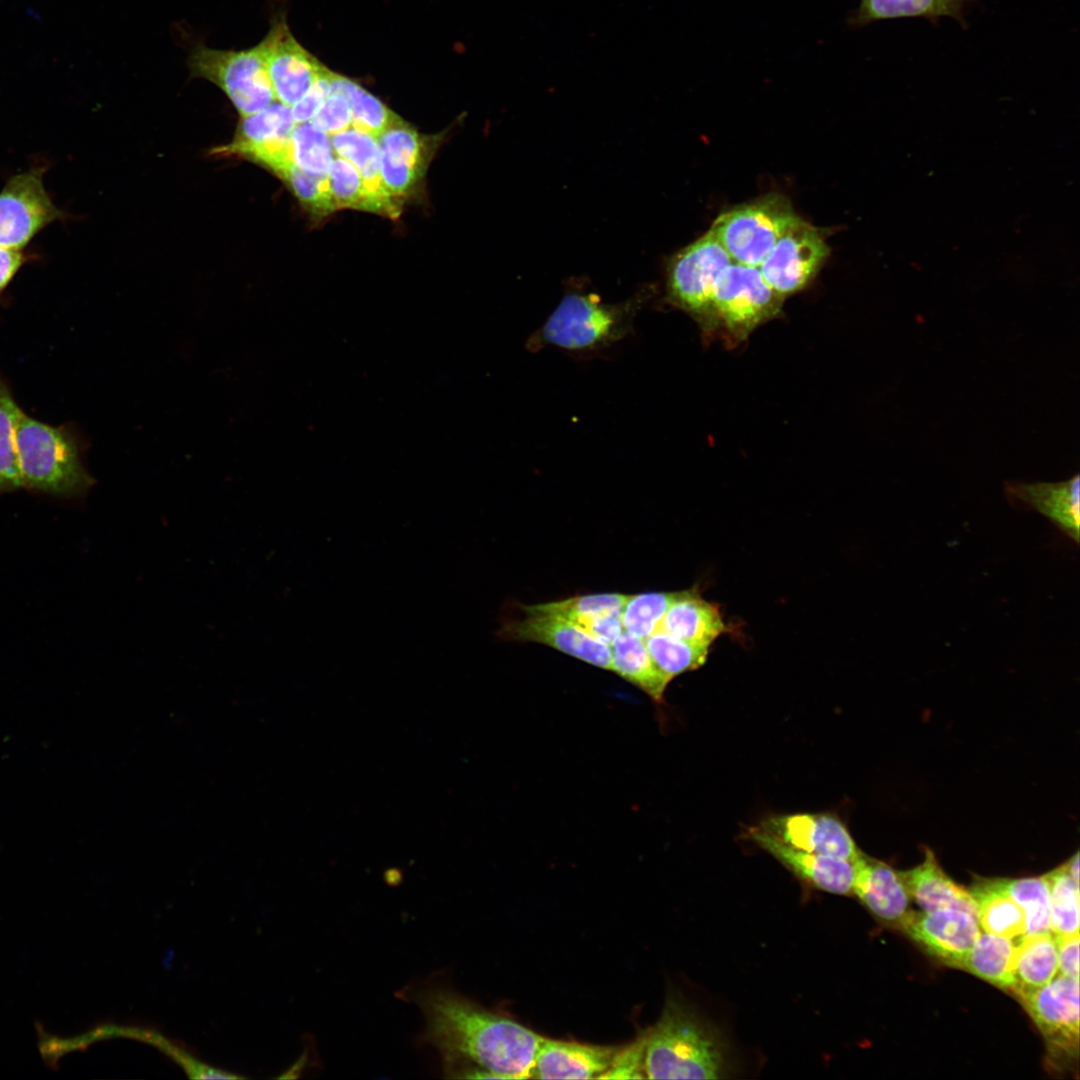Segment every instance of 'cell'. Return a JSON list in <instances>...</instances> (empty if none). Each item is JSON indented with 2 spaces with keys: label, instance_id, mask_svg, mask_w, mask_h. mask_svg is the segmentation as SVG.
I'll list each match as a JSON object with an SVG mask.
<instances>
[{
  "label": "cell",
  "instance_id": "obj_1",
  "mask_svg": "<svg viewBox=\"0 0 1080 1080\" xmlns=\"http://www.w3.org/2000/svg\"><path fill=\"white\" fill-rule=\"evenodd\" d=\"M401 997L423 1013L421 1042L435 1048L449 1077L532 1078L545 1037L521 1023L490 1011L431 979L407 987Z\"/></svg>",
  "mask_w": 1080,
  "mask_h": 1080
},
{
  "label": "cell",
  "instance_id": "obj_2",
  "mask_svg": "<svg viewBox=\"0 0 1080 1080\" xmlns=\"http://www.w3.org/2000/svg\"><path fill=\"white\" fill-rule=\"evenodd\" d=\"M23 488L56 497L87 494L95 484L83 462V440L68 425L52 426L23 411L15 429Z\"/></svg>",
  "mask_w": 1080,
  "mask_h": 1080
},
{
  "label": "cell",
  "instance_id": "obj_3",
  "mask_svg": "<svg viewBox=\"0 0 1080 1080\" xmlns=\"http://www.w3.org/2000/svg\"><path fill=\"white\" fill-rule=\"evenodd\" d=\"M645 1034V1078L721 1077L724 1058L719 1041L674 999L666 1002L660 1018Z\"/></svg>",
  "mask_w": 1080,
  "mask_h": 1080
},
{
  "label": "cell",
  "instance_id": "obj_4",
  "mask_svg": "<svg viewBox=\"0 0 1080 1080\" xmlns=\"http://www.w3.org/2000/svg\"><path fill=\"white\" fill-rule=\"evenodd\" d=\"M645 296L638 293L624 302L607 304L592 292L569 291L544 325L530 336L527 348L537 351L552 345L570 352L606 348L632 332Z\"/></svg>",
  "mask_w": 1080,
  "mask_h": 1080
},
{
  "label": "cell",
  "instance_id": "obj_5",
  "mask_svg": "<svg viewBox=\"0 0 1080 1080\" xmlns=\"http://www.w3.org/2000/svg\"><path fill=\"white\" fill-rule=\"evenodd\" d=\"M733 260L709 230L671 257L666 269L669 302L689 314L705 331L718 324L713 292L720 272Z\"/></svg>",
  "mask_w": 1080,
  "mask_h": 1080
},
{
  "label": "cell",
  "instance_id": "obj_6",
  "mask_svg": "<svg viewBox=\"0 0 1080 1080\" xmlns=\"http://www.w3.org/2000/svg\"><path fill=\"white\" fill-rule=\"evenodd\" d=\"M798 218L786 196L769 193L720 214L710 230L734 262L759 267Z\"/></svg>",
  "mask_w": 1080,
  "mask_h": 1080
},
{
  "label": "cell",
  "instance_id": "obj_7",
  "mask_svg": "<svg viewBox=\"0 0 1080 1080\" xmlns=\"http://www.w3.org/2000/svg\"><path fill=\"white\" fill-rule=\"evenodd\" d=\"M188 66L194 77L218 86L242 117L277 101L258 46L236 51L197 45Z\"/></svg>",
  "mask_w": 1080,
  "mask_h": 1080
},
{
  "label": "cell",
  "instance_id": "obj_8",
  "mask_svg": "<svg viewBox=\"0 0 1080 1080\" xmlns=\"http://www.w3.org/2000/svg\"><path fill=\"white\" fill-rule=\"evenodd\" d=\"M713 302L719 326L735 341H743L781 313L784 296L767 283L759 267L733 261L716 279Z\"/></svg>",
  "mask_w": 1080,
  "mask_h": 1080
},
{
  "label": "cell",
  "instance_id": "obj_9",
  "mask_svg": "<svg viewBox=\"0 0 1080 1080\" xmlns=\"http://www.w3.org/2000/svg\"><path fill=\"white\" fill-rule=\"evenodd\" d=\"M46 164H37L8 178L0 190V247L25 250L47 226L68 215L44 186Z\"/></svg>",
  "mask_w": 1080,
  "mask_h": 1080
},
{
  "label": "cell",
  "instance_id": "obj_10",
  "mask_svg": "<svg viewBox=\"0 0 1080 1080\" xmlns=\"http://www.w3.org/2000/svg\"><path fill=\"white\" fill-rule=\"evenodd\" d=\"M1028 1012L1054 1063L1069 1064L1079 1053V978L1057 974L1046 985L1016 996Z\"/></svg>",
  "mask_w": 1080,
  "mask_h": 1080
},
{
  "label": "cell",
  "instance_id": "obj_11",
  "mask_svg": "<svg viewBox=\"0 0 1080 1080\" xmlns=\"http://www.w3.org/2000/svg\"><path fill=\"white\" fill-rule=\"evenodd\" d=\"M829 252L823 233L799 217L776 241L759 269L767 283L785 297L814 279Z\"/></svg>",
  "mask_w": 1080,
  "mask_h": 1080
},
{
  "label": "cell",
  "instance_id": "obj_12",
  "mask_svg": "<svg viewBox=\"0 0 1080 1080\" xmlns=\"http://www.w3.org/2000/svg\"><path fill=\"white\" fill-rule=\"evenodd\" d=\"M519 607L523 616L503 624L499 631L503 638L544 644L590 665L612 670L609 644L559 616L535 610L531 605Z\"/></svg>",
  "mask_w": 1080,
  "mask_h": 1080
},
{
  "label": "cell",
  "instance_id": "obj_13",
  "mask_svg": "<svg viewBox=\"0 0 1080 1080\" xmlns=\"http://www.w3.org/2000/svg\"><path fill=\"white\" fill-rule=\"evenodd\" d=\"M257 46L276 100L290 107L306 95L325 67L299 44L280 18Z\"/></svg>",
  "mask_w": 1080,
  "mask_h": 1080
},
{
  "label": "cell",
  "instance_id": "obj_14",
  "mask_svg": "<svg viewBox=\"0 0 1080 1080\" xmlns=\"http://www.w3.org/2000/svg\"><path fill=\"white\" fill-rule=\"evenodd\" d=\"M899 929L937 960L959 969L981 933L977 918L961 909L910 911Z\"/></svg>",
  "mask_w": 1080,
  "mask_h": 1080
},
{
  "label": "cell",
  "instance_id": "obj_15",
  "mask_svg": "<svg viewBox=\"0 0 1080 1080\" xmlns=\"http://www.w3.org/2000/svg\"><path fill=\"white\" fill-rule=\"evenodd\" d=\"M295 125L291 107L275 101L242 117L238 134L224 151L255 160L279 175L294 162L291 135Z\"/></svg>",
  "mask_w": 1080,
  "mask_h": 1080
},
{
  "label": "cell",
  "instance_id": "obj_16",
  "mask_svg": "<svg viewBox=\"0 0 1080 1080\" xmlns=\"http://www.w3.org/2000/svg\"><path fill=\"white\" fill-rule=\"evenodd\" d=\"M758 828L779 841L804 851L853 862L861 850L837 817L824 813H797L766 819Z\"/></svg>",
  "mask_w": 1080,
  "mask_h": 1080
},
{
  "label": "cell",
  "instance_id": "obj_17",
  "mask_svg": "<svg viewBox=\"0 0 1080 1080\" xmlns=\"http://www.w3.org/2000/svg\"><path fill=\"white\" fill-rule=\"evenodd\" d=\"M749 835L762 849L815 888L837 895L853 894V862L791 847L760 828L751 829Z\"/></svg>",
  "mask_w": 1080,
  "mask_h": 1080
},
{
  "label": "cell",
  "instance_id": "obj_18",
  "mask_svg": "<svg viewBox=\"0 0 1080 1080\" xmlns=\"http://www.w3.org/2000/svg\"><path fill=\"white\" fill-rule=\"evenodd\" d=\"M853 867V894L880 922L899 928L910 912L909 895L899 872L862 851Z\"/></svg>",
  "mask_w": 1080,
  "mask_h": 1080
},
{
  "label": "cell",
  "instance_id": "obj_19",
  "mask_svg": "<svg viewBox=\"0 0 1080 1080\" xmlns=\"http://www.w3.org/2000/svg\"><path fill=\"white\" fill-rule=\"evenodd\" d=\"M376 141L380 150L383 185L390 196L400 197L423 175L427 160L425 139L400 120L378 136Z\"/></svg>",
  "mask_w": 1080,
  "mask_h": 1080
},
{
  "label": "cell",
  "instance_id": "obj_20",
  "mask_svg": "<svg viewBox=\"0 0 1080 1080\" xmlns=\"http://www.w3.org/2000/svg\"><path fill=\"white\" fill-rule=\"evenodd\" d=\"M1005 493L1011 504L1044 515L1075 544H1078L1080 520L1078 474L1056 483L1006 482Z\"/></svg>",
  "mask_w": 1080,
  "mask_h": 1080
},
{
  "label": "cell",
  "instance_id": "obj_21",
  "mask_svg": "<svg viewBox=\"0 0 1080 1080\" xmlns=\"http://www.w3.org/2000/svg\"><path fill=\"white\" fill-rule=\"evenodd\" d=\"M619 1047L544 1038L532 1070L537 1079L599 1078Z\"/></svg>",
  "mask_w": 1080,
  "mask_h": 1080
},
{
  "label": "cell",
  "instance_id": "obj_22",
  "mask_svg": "<svg viewBox=\"0 0 1080 1080\" xmlns=\"http://www.w3.org/2000/svg\"><path fill=\"white\" fill-rule=\"evenodd\" d=\"M627 596L621 593L588 594L531 606L559 616L611 645L623 632L621 611Z\"/></svg>",
  "mask_w": 1080,
  "mask_h": 1080
},
{
  "label": "cell",
  "instance_id": "obj_23",
  "mask_svg": "<svg viewBox=\"0 0 1080 1080\" xmlns=\"http://www.w3.org/2000/svg\"><path fill=\"white\" fill-rule=\"evenodd\" d=\"M909 898L926 912L941 909L965 910L977 918L975 902L965 888L956 884L941 868L934 853L924 849L921 864L899 872Z\"/></svg>",
  "mask_w": 1080,
  "mask_h": 1080
},
{
  "label": "cell",
  "instance_id": "obj_24",
  "mask_svg": "<svg viewBox=\"0 0 1080 1080\" xmlns=\"http://www.w3.org/2000/svg\"><path fill=\"white\" fill-rule=\"evenodd\" d=\"M333 150L338 157L351 162L360 172L366 197L367 211L396 216L399 206L386 191L381 179L380 150L376 139L370 134L350 127L331 138Z\"/></svg>",
  "mask_w": 1080,
  "mask_h": 1080
},
{
  "label": "cell",
  "instance_id": "obj_25",
  "mask_svg": "<svg viewBox=\"0 0 1080 1080\" xmlns=\"http://www.w3.org/2000/svg\"><path fill=\"white\" fill-rule=\"evenodd\" d=\"M681 640L709 646L727 630L719 608L696 590L677 592L658 629Z\"/></svg>",
  "mask_w": 1080,
  "mask_h": 1080
},
{
  "label": "cell",
  "instance_id": "obj_26",
  "mask_svg": "<svg viewBox=\"0 0 1080 1080\" xmlns=\"http://www.w3.org/2000/svg\"><path fill=\"white\" fill-rule=\"evenodd\" d=\"M610 647L611 671L641 689L657 704H662L671 680L656 665L643 639L623 630Z\"/></svg>",
  "mask_w": 1080,
  "mask_h": 1080
},
{
  "label": "cell",
  "instance_id": "obj_27",
  "mask_svg": "<svg viewBox=\"0 0 1080 1080\" xmlns=\"http://www.w3.org/2000/svg\"><path fill=\"white\" fill-rule=\"evenodd\" d=\"M969 892L976 905L978 924L984 932L1014 941L1026 935L1024 910L992 878L975 880Z\"/></svg>",
  "mask_w": 1080,
  "mask_h": 1080
},
{
  "label": "cell",
  "instance_id": "obj_28",
  "mask_svg": "<svg viewBox=\"0 0 1080 1080\" xmlns=\"http://www.w3.org/2000/svg\"><path fill=\"white\" fill-rule=\"evenodd\" d=\"M1058 974V946L1052 932L1026 934L1017 940L1015 996L1036 990Z\"/></svg>",
  "mask_w": 1080,
  "mask_h": 1080
},
{
  "label": "cell",
  "instance_id": "obj_29",
  "mask_svg": "<svg viewBox=\"0 0 1080 1080\" xmlns=\"http://www.w3.org/2000/svg\"><path fill=\"white\" fill-rule=\"evenodd\" d=\"M1017 941L980 933L961 968L1003 990L1013 992Z\"/></svg>",
  "mask_w": 1080,
  "mask_h": 1080
},
{
  "label": "cell",
  "instance_id": "obj_30",
  "mask_svg": "<svg viewBox=\"0 0 1080 1080\" xmlns=\"http://www.w3.org/2000/svg\"><path fill=\"white\" fill-rule=\"evenodd\" d=\"M974 0H860L852 16V24L863 26L872 22L924 17L936 20L951 17L963 22L966 5Z\"/></svg>",
  "mask_w": 1080,
  "mask_h": 1080
},
{
  "label": "cell",
  "instance_id": "obj_31",
  "mask_svg": "<svg viewBox=\"0 0 1080 1080\" xmlns=\"http://www.w3.org/2000/svg\"><path fill=\"white\" fill-rule=\"evenodd\" d=\"M331 93L344 95L351 108V127L375 139L401 119L356 82L331 71Z\"/></svg>",
  "mask_w": 1080,
  "mask_h": 1080
},
{
  "label": "cell",
  "instance_id": "obj_32",
  "mask_svg": "<svg viewBox=\"0 0 1080 1080\" xmlns=\"http://www.w3.org/2000/svg\"><path fill=\"white\" fill-rule=\"evenodd\" d=\"M1024 910L1026 934L1051 932L1049 887L1045 874L1025 878H992Z\"/></svg>",
  "mask_w": 1080,
  "mask_h": 1080
},
{
  "label": "cell",
  "instance_id": "obj_33",
  "mask_svg": "<svg viewBox=\"0 0 1080 1080\" xmlns=\"http://www.w3.org/2000/svg\"><path fill=\"white\" fill-rule=\"evenodd\" d=\"M1049 887L1050 926L1056 937L1079 934V883L1066 863L1045 874Z\"/></svg>",
  "mask_w": 1080,
  "mask_h": 1080
},
{
  "label": "cell",
  "instance_id": "obj_34",
  "mask_svg": "<svg viewBox=\"0 0 1080 1080\" xmlns=\"http://www.w3.org/2000/svg\"><path fill=\"white\" fill-rule=\"evenodd\" d=\"M643 641L656 665L670 680L702 666L709 651V646L687 642L660 630Z\"/></svg>",
  "mask_w": 1080,
  "mask_h": 1080
},
{
  "label": "cell",
  "instance_id": "obj_35",
  "mask_svg": "<svg viewBox=\"0 0 1080 1080\" xmlns=\"http://www.w3.org/2000/svg\"><path fill=\"white\" fill-rule=\"evenodd\" d=\"M22 410L0 378V494L23 488L15 447V429Z\"/></svg>",
  "mask_w": 1080,
  "mask_h": 1080
},
{
  "label": "cell",
  "instance_id": "obj_36",
  "mask_svg": "<svg viewBox=\"0 0 1080 1080\" xmlns=\"http://www.w3.org/2000/svg\"><path fill=\"white\" fill-rule=\"evenodd\" d=\"M677 592H648L628 595L621 611L623 630L645 639L657 631L659 623Z\"/></svg>",
  "mask_w": 1080,
  "mask_h": 1080
},
{
  "label": "cell",
  "instance_id": "obj_37",
  "mask_svg": "<svg viewBox=\"0 0 1080 1080\" xmlns=\"http://www.w3.org/2000/svg\"><path fill=\"white\" fill-rule=\"evenodd\" d=\"M328 136L310 122L296 124L291 135L294 163L309 173L327 175L333 161V147Z\"/></svg>",
  "mask_w": 1080,
  "mask_h": 1080
},
{
  "label": "cell",
  "instance_id": "obj_38",
  "mask_svg": "<svg viewBox=\"0 0 1080 1080\" xmlns=\"http://www.w3.org/2000/svg\"><path fill=\"white\" fill-rule=\"evenodd\" d=\"M296 196L314 213L326 215L336 210L327 175H316L290 163L280 174Z\"/></svg>",
  "mask_w": 1080,
  "mask_h": 1080
},
{
  "label": "cell",
  "instance_id": "obj_39",
  "mask_svg": "<svg viewBox=\"0 0 1080 1080\" xmlns=\"http://www.w3.org/2000/svg\"><path fill=\"white\" fill-rule=\"evenodd\" d=\"M329 188L336 208L367 210V197L362 176L346 159H333L328 174Z\"/></svg>",
  "mask_w": 1080,
  "mask_h": 1080
},
{
  "label": "cell",
  "instance_id": "obj_40",
  "mask_svg": "<svg viewBox=\"0 0 1080 1080\" xmlns=\"http://www.w3.org/2000/svg\"><path fill=\"white\" fill-rule=\"evenodd\" d=\"M310 123L329 136L349 129L352 114L347 98L340 93H331Z\"/></svg>",
  "mask_w": 1080,
  "mask_h": 1080
},
{
  "label": "cell",
  "instance_id": "obj_41",
  "mask_svg": "<svg viewBox=\"0 0 1080 1080\" xmlns=\"http://www.w3.org/2000/svg\"><path fill=\"white\" fill-rule=\"evenodd\" d=\"M646 1034L628 1047L619 1048L609 1068L598 1079L645 1078L643 1059Z\"/></svg>",
  "mask_w": 1080,
  "mask_h": 1080
},
{
  "label": "cell",
  "instance_id": "obj_42",
  "mask_svg": "<svg viewBox=\"0 0 1080 1080\" xmlns=\"http://www.w3.org/2000/svg\"><path fill=\"white\" fill-rule=\"evenodd\" d=\"M330 75L331 71L324 67L320 76L306 95L291 107L293 119L296 124L310 122L325 100L330 96Z\"/></svg>",
  "mask_w": 1080,
  "mask_h": 1080
},
{
  "label": "cell",
  "instance_id": "obj_43",
  "mask_svg": "<svg viewBox=\"0 0 1080 1080\" xmlns=\"http://www.w3.org/2000/svg\"><path fill=\"white\" fill-rule=\"evenodd\" d=\"M1058 946V974L1079 978V934L1056 937Z\"/></svg>",
  "mask_w": 1080,
  "mask_h": 1080
},
{
  "label": "cell",
  "instance_id": "obj_44",
  "mask_svg": "<svg viewBox=\"0 0 1080 1080\" xmlns=\"http://www.w3.org/2000/svg\"><path fill=\"white\" fill-rule=\"evenodd\" d=\"M35 257L24 250L0 247V297L21 268Z\"/></svg>",
  "mask_w": 1080,
  "mask_h": 1080
},
{
  "label": "cell",
  "instance_id": "obj_45",
  "mask_svg": "<svg viewBox=\"0 0 1080 1080\" xmlns=\"http://www.w3.org/2000/svg\"><path fill=\"white\" fill-rule=\"evenodd\" d=\"M1067 869L1072 878L1079 883V853L1076 852L1067 862Z\"/></svg>",
  "mask_w": 1080,
  "mask_h": 1080
}]
</instances>
